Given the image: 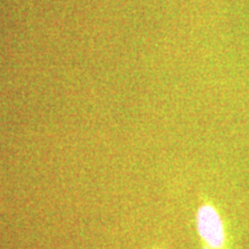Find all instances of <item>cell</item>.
<instances>
[{"label":"cell","instance_id":"6da1fadb","mask_svg":"<svg viewBox=\"0 0 249 249\" xmlns=\"http://www.w3.org/2000/svg\"><path fill=\"white\" fill-rule=\"evenodd\" d=\"M196 230L204 249H225V226L218 210L209 202H204L198 207Z\"/></svg>","mask_w":249,"mask_h":249}]
</instances>
